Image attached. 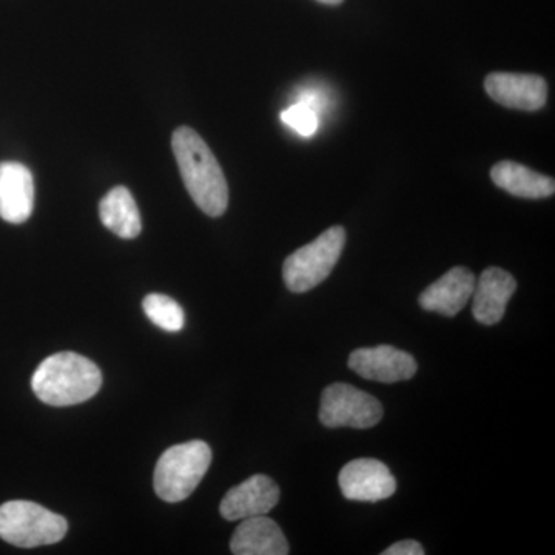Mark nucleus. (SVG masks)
<instances>
[{
  "label": "nucleus",
  "mask_w": 555,
  "mask_h": 555,
  "mask_svg": "<svg viewBox=\"0 0 555 555\" xmlns=\"http://www.w3.org/2000/svg\"><path fill=\"white\" fill-rule=\"evenodd\" d=\"M171 147L182 181L196 206L211 218L224 215L229 207V185L206 141L190 127H179L171 138Z\"/></svg>",
  "instance_id": "f257e3e1"
},
{
  "label": "nucleus",
  "mask_w": 555,
  "mask_h": 555,
  "mask_svg": "<svg viewBox=\"0 0 555 555\" xmlns=\"http://www.w3.org/2000/svg\"><path fill=\"white\" fill-rule=\"evenodd\" d=\"M102 374L89 358L60 352L43 360L31 378L33 392L50 406H75L100 392Z\"/></svg>",
  "instance_id": "f03ea898"
},
{
  "label": "nucleus",
  "mask_w": 555,
  "mask_h": 555,
  "mask_svg": "<svg viewBox=\"0 0 555 555\" xmlns=\"http://www.w3.org/2000/svg\"><path fill=\"white\" fill-rule=\"evenodd\" d=\"M211 449L201 440L171 447L155 469V491L167 503H178L195 492L210 467Z\"/></svg>",
  "instance_id": "7ed1b4c3"
},
{
  "label": "nucleus",
  "mask_w": 555,
  "mask_h": 555,
  "mask_svg": "<svg viewBox=\"0 0 555 555\" xmlns=\"http://www.w3.org/2000/svg\"><path fill=\"white\" fill-rule=\"evenodd\" d=\"M68 524L60 514L27 500L0 506V539L17 547L54 545L67 535Z\"/></svg>",
  "instance_id": "20e7f679"
},
{
  "label": "nucleus",
  "mask_w": 555,
  "mask_h": 555,
  "mask_svg": "<svg viewBox=\"0 0 555 555\" xmlns=\"http://www.w3.org/2000/svg\"><path fill=\"white\" fill-rule=\"evenodd\" d=\"M345 244V228L334 225L308 246L294 251L283 266L284 283L288 291L294 294H306L320 286L337 266Z\"/></svg>",
  "instance_id": "39448f33"
},
{
  "label": "nucleus",
  "mask_w": 555,
  "mask_h": 555,
  "mask_svg": "<svg viewBox=\"0 0 555 555\" xmlns=\"http://www.w3.org/2000/svg\"><path fill=\"white\" fill-rule=\"evenodd\" d=\"M382 403L377 398L346 383H335L321 397L320 422L327 427L369 429L382 422Z\"/></svg>",
  "instance_id": "423d86ee"
},
{
  "label": "nucleus",
  "mask_w": 555,
  "mask_h": 555,
  "mask_svg": "<svg viewBox=\"0 0 555 555\" xmlns=\"http://www.w3.org/2000/svg\"><path fill=\"white\" fill-rule=\"evenodd\" d=\"M343 495L352 502H379L396 494L397 480L379 460L358 459L347 463L338 476Z\"/></svg>",
  "instance_id": "0eeeda50"
},
{
  "label": "nucleus",
  "mask_w": 555,
  "mask_h": 555,
  "mask_svg": "<svg viewBox=\"0 0 555 555\" xmlns=\"http://www.w3.org/2000/svg\"><path fill=\"white\" fill-rule=\"evenodd\" d=\"M349 367L360 377L378 383L406 382L416 374L415 358L387 345L353 350Z\"/></svg>",
  "instance_id": "6e6552de"
},
{
  "label": "nucleus",
  "mask_w": 555,
  "mask_h": 555,
  "mask_svg": "<svg viewBox=\"0 0 555 555\" xmlns=\"http://www.w3.org/2000/svg\"><path fill=\"white\" fill-rule=\"evenodd\" d=\"M486 93L503 107L537 112L545 107L547 83L542 76L491 73L485 79Z\"/></svg>",
  "instance_id": "1a4fd4ad"
},
{
  "label": "nucleus",
  "mask_w": 555,
  "mask_h": 555,
  "mask_svg": "<svg viewBox=\"0 0 555 555\" xmlns=\"http://www.w3.org/2000/svg\"><path fill=\"white\" fill-rule=\"evenodd\" d=\"M280 502V488L268 476H254L230 489L222 499L219 513L229 521L268 516Z\"/></svg>",
  "instance_id": "9d476101"
},
{
  "label": "nucleus",
  "mask_w": 555,
  "mask_h": 555,
  "mask_svg": "<svg viewBox=\"0 0 555 555\" xmlns=\"http://www.w3.org/2000/svg\"><path fill=\"white\" fill-rule=\"evenodd\" d=\"M476 281V275L469 269L456 266L422 292L420 306L427 312L455 317L473 298Z\"/></svg>",
  "instance_id": "9b49d317"
},
{
  "label": "nucleus",
  "mask_w": 555,
  "mask_h": 555,
  "mask_svg": "<svg viewBox=\"0 0 555 555\" xmlns=\"http://www.w3.org/2000/svg\"><path fill=\"white\" fill-rule=\"evenodd\" d=\"M35 207V179L21 163H0V218L22 224Z\"/></svg>",
  "instance_id": "f8f14e48"
},
{
  "label": "nucleus",
  "mask_w": 555,
  "mask_h": 555,
  "mask_svg": "<svg viewBox=\"0 0 555 555\" xmlns=\"http://www.w3.org/2000/svg\"><path fill=\"white\" fill-rule=\"evenodd\" d=\"M517 281L509 272L489 268L481 273L474 288V318L485 326H494L505 317L507 302L516 294Z\"/></svg>",
  "instance_id": "ddd939ff"
},
{
  "label": "nucleus",
  "mask_w": 555,
  "mask_h": 555,
  "mask_svg": "<svg viewBox=\"0 0 555 555\" xmlns=\"http://www.w3.org/2000/svg\"><path fill=\"white\" fill-rule=\"evenodd\" d=\"M230 550L235 555H286L291 551L286 535L268 516L244 518L233 532Z\"/></svg>",
  "instance_id": "4468645a"
},
{
  "label": "nucleus",
  "mask_w": 555,
  "mask_h": 555,
  "mask_svg": "<svg viewBox=\"0 0 555 555\" xmlns=\"http://www.w3.org/2000/svg\"><path fill=\"white\" fill-rule=\"evenodd\" d=\"M491 179L496 188L505 190V192L518 196V198H550L555 193L554 178L537 173V171L514 163V160L496 163L491 169Z\"/></svg>",
  "instance_id": "2eb2a0df"
},
{
  "label": "nucleus",
  "mask_w": 555,
  "mask_h": 555,
  "mask_svg": "<svg viewBox=\"0 0 555 555\" xmlns=\"http://www.w3.org/2000/svg\"><path fill=\"white\" fill-rule=\"evenodd\" d=\"M102 224L122 240H133L142 230L137 201L126 188L109 190L100 204Z\"/></svg>",
  "instance_id": "dca6fc26"
},
{
  "label": "nucleus",
  "mask_w": 555,
  "mask_h": 555,
  "mask_svg": "<svg viewBox=\"0 0 555 555\" xmlns=\"http://www.w3.org/2000/svg\"><path fill=\"white\" fill-rule=\"evenodd\" d=\"M145 315L156 326L167 332H179L184 327V310L167 295H147L142 301Z\"/></svg>",
  "instance_id": "f3484780"
},
{
  "label": "nucleus",
  "mask_w": 555,
  "mask_h": 555,
  "mask_svg": "<svg viewBox=\"0 0 555 555\" xmlns=\"http://www.w3.org/2000/svg\"><path fill=\"white\" fill-rule=\"evenodd\" d=\"M281 120L291 127L292 130L297 131L301 137L310 138L317 133L318 130V115L312 108L305 104L291 105L281 113Z\"/></svg>",
  "instance_id": "a211bd4d"
},
{
  "label": "nucleus",
  "mask_w": 555,
  "mask_h": 555,
  "mask_svg": "<svg viewBox=\"0 0 555 555\" xmlns=\"http://www.w3.org/2000/svg\"><path fill=\"white\" fill-rule=\"evenodd\" d=\"M382 555H425V547L415 540H403V542L387 547Z\"/></svg>",
  "instance_id": "6ab92c4d"
},
{
  "label": "nucleus",
  "mask_w": 555,
  "mask_h": 555,
  "mask_svg": "<svg viewBox=\"0 0 555 555\" xmlns=\"http://www.w3.org/2000/svg\"><path fill=\"white\" fill-rule=\"evenodd\" d=\"M318 2L326 3V5H339L343 0H318Z\"/></svg>",
  "instance_id": "aec40b11"
}]
</instances>
